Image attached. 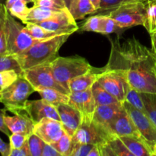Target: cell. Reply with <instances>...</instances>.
I'll list each match as a JSON object with an SVG mask.
<instances>
[{
    "mask_svg": "<svg viewBox=\"0 0 156 156\" xmlns=\"http://www.w3.org/2000/svg\"><path fill=\"white\" fill-rule=\"evenodd\" d=\"M148 2L134 0L121 5L108 12V15L116 21L120 29L137 25L144 26L147 15Z\"/></svg>",
    "mask_w": 156,
    "mask_h": 156,
    "instance_id": "5b68a950",
    "label": "cell"
},
{
    "mask_svg": "<svg viewBox=\"0 0 156 156\" xmlns=\"http://www.w3.org/2000/svg\"><path fill=\"white\" fill-rule=\"evenodd\" d=\"M120 138L133 156H153L152 151L141 138L133 136H125Z\"/></svg>",
    "mask_w": 156,
    "mask_h": 156,
    "instance_id": "44dd1931",
    "label": "cell"
},
{
    "mask_svg": "<svg viewBox=\"0 0 156 156\" xmlns=\"http://www.w3.org/2000/svg\"><path fill=\"white\" fill-rule=\"evenodd\" d=\"M0 131L8 136H9L12 133L4 122V109L0 110Z\"/></svg>",
    "mask_w": 156,
    "mask_h": 156,
    "instance_id": "f6af8a7d",
    "label": "cell"
},
{
    "mask_svg": "<svg viewBox=\"0 0 156 156\" xmlns=\"http://www.w3.org/2000/svg\"><path fill=\"white\" fill-rule=\"evenodd\" d=\"M131 1H134V0H101L100 9L98 12H107L108 11L109 12L118 8L121 5Z\"/></svg>",
    "mask_w": 156,
    "mask_h": 156,
    "instance_id": "f35d334b",
    "label": "cell"
},
{
    "mask_svg": "<svg viewBox=\"0 0 156 156\" xmlns=\"http://www.w3.org/2000/svg\"><path fill=\"white\" fill-rule=\"evenodd\" d=\"M97 82L123 104L126 99V95L130 85L127 82L125 76L120 72L109 69L105 66L103 72L99 75Z\"/></svg>",
    "mask_w": 156,
    "mask_h": 156,
    "instance_id": "9c48e42d",
    "label": "cell"
},
{
    "mask_svg": "<svg viewBox=\"0 0 156 156\" xmlns=\"http://www.w3.org/2000/svg\"><path fill=\"white\" fill-rule=\"evenodd\" d=\"M120 29L116 21L108 15H101V22L99 34H109L114 33L117 30Z\"/></svg>",
    "mask_w": 156,
    "mask_h": 156,
    "instance_id": "1f68e13d",
    "label": "cell"
},
{
    "mask_svg": "<svg viewBox=\"0 0 156 156\" xmlns=\"http://www.w3.org/2000/svg\"><path fill=\"white\" fill-rule=\"evenodd\" d=\"M91 91H92L93 96H94L97 106L120 103L114 96L106 91L98 82H96L92 85Z\"/></svg>",
    "mask_w": 156,
    "mask_h": 156,
    "instance_id": "cb8c5ba5",
    "label": "cell"
},
{
    "mask_svg": "<svg viewBox=\"0 0 156 156\" xmlns=\"http://www.w3.org/2000/svg\"><path fill=\"white\" fill-rule=\"evenodd\" d=\"M8 9L5 5L0 3V54H8L6 43V16Z\"/></svg>",
    "mask_w": 156,
    "mask_h": 156,
    "instance_id": "4316f807",
    "label": "cell"
},
{
    "mask_svg": "<svg viewBox=\"0 0 156 156\" xmlns=\"http://www.w3.org/2000/svg\"><path fill=\"white\" fill-rule=\"evenodd\" d=\"M69 105L76 108L82 114V118L92 119L97 107L91 88L85 91L70 93Z\"/></svg>",
    "mask_w": 156,
    "mask_h": 156,
    "instance_id": "4fadbf2b",
    "label": "cell"
},
{
    "mask_svg": "<svg viewBox=\"0 0 156 156\" xmlns=\"http://www.w3.org/2000/svg\"><path fill=\"white\" fill-rule=\"evenodd\" d=\"M110 133L117 136H133L141 138L132 118L123 107V109L116 116L108 126Z\"/></svg>",
    "mask_w": 156,
    "mask_h": 156,
    "instance_id": "9a60e30c",
    "label": "cell"
},
{
    "mask_svg": "<svg viewBox=\"0 0 156 156\" xmlns=\"http://www.w3.org/2000/svg\"><path fill=\"white\" fill-rule=\"evenodd\" d=\"M91 1V2L92 3L93 6L94 7V9H96V11L99 10V9H100V3H101V0H90Z\"/></svg>",
    "mask_w": 156,
    "mask_h": 156,
    "instance_id": "681fc988",
    "label": "cell"
},
{
    "mask_svg": "<svg viewBox=\"0 0 156 156\" xmlns=\"http://www.w3.org/2000/svg\"><path fill=\"white\" fill-rule=\"evenodd\" d=\"M141 96L146 108V115L156 126V94L141 93Z\"/></svg>",
    "mask_w": 156,
    "mask_h": 156,
    "instance_id": "83f0119b",
    "label": "cell"
},
{
    "mask_svg": "<svg viewBox=\"0 0 156 156\" xmlns=\"http://www.w3.org/2000/svg\"><path fill=\"white\" fill-rule=\"evenodd\" d=\"M21 74L30 82L37 92L45 88H53L65 94H70L56 80L52 73L50 63L37 66L23 70Z\"/></svg>",
    "mask_w": 156,
    "mask_h": 156,
    "instance_id": "52a82bcc",
    "label": "cell"
},
{
    "mask_svg": "<svg viewBox=\"0 0 156 156\" xmlns=\"http://www.w3.org/2000/svg\"><path fill=\"white\" fill-rule=\"evenodd\" d=\"M33 6L34 7L42 6V7L58 9V10L68 9L65 0H34V2L33 3Z\"/></svg>",
    "mask_w": 156,
    "mask_h": 156,
    "instance_id": "8d00e7d4",
    "label": "cell"
},
{
    "mask_svg": "<svg viewBox=\"0 0 156 156\" xmlns=\"http://www.w3.org/2000/svg\"><path fill=\"white\" fill-rule=\"evenodd\" d=\"M37 24L47 30L55 32L58 34H73L79 30V26L69 9L64 11L56 18L46 20Z\"/></svg>",
    "mask_w": 156,
    "mask_h": 156,
    "instance_id": "8fae6325",
    "label": "cell"
},
{
    "mask_svg": "<svg viewBox=\"0 0 156 156\" xmlns=\"http://www.w3.org/2000/svg\"><path fill=\"white\" fill-rule=\"evenodd\" d=\"M39 41L29 34L25 27L16 21L8 11L6 16V43L9 55L19 54Z\"/></svg>",
    "mask_w": 156,
    "mask_h": 156,
    "instance_id": "8992f818",
    "label": "cell"
},
{
    "mask_svg": "<svg viewBox=\"0 0 156 156\" xmlns=\"http://www.w3.org/2000/svg\"><path fill=\"white\" fill-rule=\"evenodd\" d=\"M101 22V15L91 16L82 24L80 30L82 31H91L99 33Z\"/></svg>",
    "mask_w": 156,
    "mask_h": 156,
    "instance_id": "74e56055",
    "label": "cell"
},
{
    "mask_svg": "<svg viewBox=\"0 0 156 156\" xmlns=\"http://www.w3.org/2000/svg\"><path fill=\"white\" fill-rule=\"evenodd\" d=\"M34 133L46 143L52 144L57 141L63 135L65 131L59 120L44 118L35 123Z\"/></svg>",
    "mask_w": 156,
    "mask_h": 156,
    "instance_id": "2e32d148",
    "label": "cell"
},
{
    "mask_svg": "<svg viewBox=\"0 0 156 156\" xmlns=\"http://www.w3.org/2000/svg\"><path fill=\"white\" fill-rule=\"evenodd\" d=\"M41 98L44 99L52 105H56L59 104H69V94L58 91L53 88H45L37 91Z\"/></svg>",
    "mask_w": 156,
    "mask_h": 156,
    "instance_id": "d4e9b609",
    "label": "cell"
},
{
    "mask_svg": "<svg viewBox=\"0 0 156 156\" xmlns=\"http://www.w3.org/2000/svg\"><path fill=\"white\" fill-rule=\"evenodd\" d=\"M25 24V27L27 31L37 41H44V40L50 39V38L58 36V35H61L58 34L55 32L47 30V29L44 28V27H42V26L38 24L27 23V24Z\"/></svg>",
    "mask_w": 156,
    "mask_h": 156,
    "instance_id": "484cf974",
    "label": "cell"
},
{
    "mask_svg": "<svg viewBox=\"0 0 156 156\" xmlns=\"http://www.w3.org/2000/svg\"><path fill=\"white\" fill-rule=\"evenodd\" d=\"M105 66L122 73L131 88L139 92L156 94L155 55L135 37L123 42L111 41V55Z\"/></svg>",
    "mask_w": 156,
    "mask_h": 156,
    "instance_id": "6da1fadb",
    "label": "cell"
},
{
    "mask_svg": "<svg viewBox=\"0 0 156 156\" xmlns=\"http://www.w3.org/2000/svg\"><path fill=\"white\" fill-rule=\"evenodd\" d=\"M123 109V105L122 103L98 105L93 114L92 120L109 132L108 126L111 122L114 120V117Z\"/></svg>",
    "mask_w": 156,
    "mask_h": 156,
    "instance_id": "ac0fdd59",
    "label": "cell"
},
{
    "mask_svg": "<svg viewBox=\"0 0 156 156\" xmlns=\"http://www.w3.org/2000/svg\"><path fill=\"white\" fill-rule=\"evenodd\" d=\"M94 146V145L93 144L73 143L71 156H88Z\"/></svg>",
    "mask_w": 156,
    "mask_h": 156,
    "instance_id": "60d3db41",
    "label": "cell"
},
{
    "mask_svg": "<svg viewBox=\"0 0 156 156\" xmlns=\"http://www.w3.org/2000/svg\"><path fill=\"white\" fill-rule=\"evenodd\" d=\"M88 156H101L99 146H98V145H94V147L92 148V149H91V152H89Z\"/></svg>",
    "mask_w": 156,
    "mask_h": 156,
    "instance_id": "c3c4849f",
    "label": "cell"
},
{
    "mask_svg": "<svg viewBox=\"0 0 156 156\" xmlns=\"http://www.w3.org/2000/svg\"><path fill=\"white\" fill-rule=\"evenodd\" d=\"M35 92L30 82L21 74L10 86L0 89V103L6 111L15 114L25 111L29 96Z\"/></svg>",
    "mask_w": 156,
    "mask_h": 156,
    "instance_id": "277c9868",
    "label": "cell"
},
{
    "mask_svg": "<svg viewBox=\"0 0 156 156\" xmlns=\"http://www.w3.org/2000/svg\"><path fill=\"white\" fill-rule=\"evenodd\" d=\"M153 153H154V155L156 156V144H155V147H154V152H153Z\"/></svg>",
    "mask_w": 156,
    "mask_h": 156,
    "instance_id": "f5cc1de1",
    "label": "cell"
},
{
    "mask_svg": "<svg viewBox=\"0 0 156 156\" xmlns=\"http://www.w3.org/2000/svg\"><path fill=\"white\" fill-rule=\"evenodd\" d=\"M29 149H30L31 156H41L43 149H44L45 142L40 138L37 135L34 133L29 136L27 139Z\"/></svg>",
    "mask_w": 156,
    "mask_h": 156,
    "instance_id": "836d02e7",
    "label": "cell"
},
{
    "mask_svg": "<svg viewBox=\"0 0 156 156\" xmlns=\"http://www.w3.org/2000/svg\"><path fill=\"white\" fill-rule=\"evenodd\" d=\"M108 143L116 156H133L119 136H113Z\"/></svg>",
    "mask_w": 156,
    "mask_h": 156,
    "instance_id": "4dcf8cb0",
    "label": "cell"
},
{
    "mask_svg": "<svg viewBox=\"0 0 156 156\" xmlns=\"http://www.w3.org/2000/svg\"><path fill=\"white\" fill-rule=\"evenodd\" d=\"M148 4H156V0H148Z\"/></svg>",
    "mask_w": 156,
    "mask_h": 156,
    "instance_id": "f907efd6",
    "label": "cell"
},
{
    "mask_svg": "<svg viewBox=\"0 0 156 156\" xmlns=\"http://www.w3.org/2000/svg\"><path fill=\"white\" fill-rule=\"evenodd\" d=\"M50 66L56 80L69 93V84L70 81L88 73L94 68L86 59L79 56H58L50 62Z\"/></svg>",
    "mask_w": 156,
    "mask_h": 156,
    "instance_id": "3957f363",
    "label": "cell"
},
{
    "mask_svg": "<svg viewBox=\"0 0 156 156\" xmlns=\"http://www.w3.org/2000/svg\"><path fill=\"white\" fill-rule=\"evenodd\" d=\"M103 68H93L91 71L85 74L81 75L75 79H72L69 84L70 93L74 91H82L91 88L92 85L97 82L98 76L103 72Z\"/></svg>",
    "mask_w": 156,
    "mask_h": 156,
    "instance_id": "d6986e66",
    "label": "cell"
},
{
    "mask_svg": "<svg viewBox=\"0 0 156 156\" xmlns=\"http://www.w3.org/2000/svg\"><path fill=\"white\" fill-rule=\"evenodd\" d=\"M142 1H146V2H148V0H142Z\"/></svg>",
    "mask_w": 156,
    "mask_h": 156,
    "instance_id": "11a10c76",
    "label": "cell"
},
{
    "mask_svg": "<svg viewBox=\"0 0 156 156\" xmlns=\"http://www.w3.org/2000/svg\"><path fill=\"white\" fill-rule=\"evenodd\" d=\"M21 73L16 70L9 69L0 72V89H3L13 84Z\"/></svg>",
    "mask_w": 156,
    "mask_h": 156,
    "instance_id": "e575fe53",
    "label": "cell"
},
{
    "mask_svg": "<svg viewBox=\"0 0 156 156\" xmlns=\"http://www.w3.org/2000/svg\"><path fill=\"white\" fill-rule=\"evenodd\" d=\"M125 101L129 103V105H131L132 106H133L134 108H136L139 111H142L143 113H144L145 114H146V108H145L144 104H143V98H142L141 93L139 92L138 91H136V89L133 88H129V89L128 90L127 94L126 95V99H125Z\"/></svg>",
    "mask_w": 156,
    "mask_h": 156,
    "instance_id": "f546056e",
    "label": "cell"
},
{
    "mask_svg": "<svg viewBox=\"0 0 156 156\" xmlns=\"http://www.w3.org/2000/svg\"><path fill=\"white\" fill-rule=\"evenodd\" d=\"M98 146L99 149H100L101 156H116L115 153L112 150L108 143Z\"/></svg>",
    "mask_w": 156,
    "mask_h": 156,
    "instance_id": "ee69618b",
    "label": "cell"
},
{
    "mask_svg": "<svg viewBox=\"0 0 156 156\" xmlns=\"http://www.w3.org/2000/svg\"><path fill=\"white\" fill-rule=\"evenodd\" d=\"M66 10H58V9H53L50 8L42 7V6H38V7L32 6L30 8V12L27 15L23 24H27V23L37 24L41 21L56 18Z\"/></svg>",
    "mask_w": 156,
    "mask_h": 156,
    "instance_id": "ffe728a7",
    "label": "cell"
},
{
    "mask_svg": "<svg viewBox=\"0 0 156 156\" xmlns=\"http://www.w3.org/2000/svg\"><path fill=\"white\" fill-rule=\"evenodd\" d=\"M34 2V0H6L5 5L9 13L23 23L30 11L27 4Z\"/></svg>",
    "mask_w": 156,
    "mask_h": 156,
    "instance_id": "603a6c76",
    "label": "cell"
},
{
    "mask_svg": "<svg viewBox=\"0 0 156 156\" xmlns=\"http://www.w3.org/2000/svg\"><path fill=\"white\" fill-rule=\"evenodd\" d=\"M1 1H2V0H0V3H1Z\"/></svg>",
    "mask_w": 156,
    "mask_h": 156,
    "instance_id": "9f6ffc18",
    "label": "cell"
},
{
    "mask_svg": "<svg viewBox=\"0 0 156 156\" xmlns=\"http://www.w3.org/2000/svg\"><path fill=\"white\" fill-rule=\"evenodd\" d=\"M9 156H31L27 141L22 147L19 148V149H11Z\"/></svg>",
    "mask_w": 156,
    "mask_h": 156,
    "instance_id": "b9f144b4",
    "label": "cell"
},
{
    "mask_svg": "<svg viewBox=\"0 0 156 156\" xmlns=\"http://www.w3.org/2000/svg\"><path fill=\"white\" fill-rule=\"evenodd\" d=\"M144 27L149 34L156 32V4H148L147 15Z\"/></svg>",
    "mask_w": 156,
    "mask_h": 156,
    "instance_id": "d590c367",
    "label": "cell"
},
{
    "mask_svg": "<svg viewBox=\"0 0 156 156\" xmlns=\"http://www.w3.org/2000/svg\"><path fill=\"white\" fill-rule=\"evenodd\" d=\"M9 137L11 149H16L22 147L27 143L29 136L22 133H12Z\"/></svg>",
    "mask_w": 156,
    "mask_h": 156,
    "instance_id": "ab89813d",
    "label": "cell"
},
{
    "mask_svg": "<svg viewBox=\"0 0 156 156\" xmlns=\"http://www.w3.org/2000/svg\"><path fill=\"white\" fill-rule=\"evenodd\" d=\"M11 152L10 145L7 144L0 138V154L2 156H9Z\"/></svg>",
    "mask_w": 156,
    "mask_h": 156,
    "instance_id": "bcb514c9",
    "label": "cell"
},
{
    "mask_svg": "<svg viewBox=\"0 0 156 156\" xmlns=\"http://www.w3.org/2000/svg\"><path fill=\"white\" fill-rule=\"evenodd\" d=\"M68 9L76 21L97 12L90 0H71Z\"/></svg>",
    "mask_w": 156,
    "mask_h": 156,
    "instance_id": "7402d4cb",
    "label": "cell"
},
{
    "mask_svg": "<svg viewBox=\"0 0 156 156\" xmlns=\"http://www.w3.org/2000/svg\"><path fill=\"white\" fill-rule=\"evenodd\" d=\"M123 107L132 118L136 127L138 129L141 139L146 143L153 153L156 144V126L146 114L139 111L127 102L123 103ZM154 156V153H153Z\"/></svg>",
    "mask_w": 156,
    "mask_h": 156,
    "instance_id": "30bf717a",
    "label": "cell"
},
{
    "mask_svg": "<svg viewBox=\"0 0 156 156\" xmlns=\"http://www.w3.org/2000/svg\"><path fill=\"white\" fill-rule=\"evenodd\" d=\"M4 109V122L12 133H22L30 136L34 133L35 123L26 111L8 116Z\"/></svg>",
    "mask_w": 156,
    "mask_h": 156,
    "instance_id": "e0dca14e",
    "label": "cell"
},
{
    "mask_svg": "<svg viewBox=\"0 0 156 156\" xmlns=\"http://www.w3.org/2000/svg\"><path fill=\"white\" fill-rule=\"evenodd\" d=\"M9 69L16 70L20 73H22L23 71L13 55L0 54V72Z\"/></svg>",
    "mask_w": 156,
    "mask_h": 156,
    "instance_id": "d6a6232c",
    "label": "cell"
},
{
    "mask_svg": "<svg viewBox=\"0 0 156 156\" xmlns=\"http://www.w3.org/2000/svg\"><path fill=\"white\" fill-rule=\"evenodd\" d=\"M113 136L106 129L91 118H82V122L72 137L73 143H84L101 146Z\"/></svg>",
    "mask_w": 156,
    "mask_h": 156,
    "instance_id": "ba28073f",
    "label": "cell"
},
{
    "mask_svg": "<svg viewBox=\"0 0 156 156\" xmlns=\"http://www.w3.org/2000/svg\"><path fill=\"white\" fill-rule=\"evenodd\" d=\"M155 71H156V57H155Z\"/></svg>",
    "mask_w": 156,
    "mask_h": 156,
    "instance_id": "db71d44e",
    "label": "cell"
},
{
    "mask_svg": "<svg viewBox=\"0 0 156 156\" xmlns=\"http://www.w3.org/2000/svg\"><path fill=\"white\" fill-rule=\"evenodd\" d=\"M41 156H62L59 152L49 143L44 144Z\"/></svg>",
    "mask_w": 156,
    "mask_h": 156,
    "instance_id": "7bdbcfd3",
    "label": "cell"
},
{
    "mask_svg": "<svg viewBox=\"0 0 156 156\" xmlns=\"http://www.w3.org/2000/svg\"><path fill=\"white\" fill-rule=\"evenodd\" d=\"M52 146L60 153L62 156H71L73 149V140L69 135L64 133L63 135L57 140L52 143Z\"/></svg>",
    "mask_w": 156,
    "mask_h": 156,
    "instance_id": "f1b7e54d",
    "label": "cell"
},
{
    "mask_svg": "<svg viewBox=\"0 0 156 156\" xmlns=\"http://www.w3.org/2000/svg\"><path fill=\"white\" fill-rule=\"evenodd\" d=\"M71 34H61L39 41L25 51L15 55L21 69L49 64L58 57V52Z\"/></svg>",
    "mask_w": 156,
    "mask_h": 156,
    "instance_id": "7a4b0ae2",
    "label": "cell"
},
{
    "mask_svg": "<svg viewBox=\"0 0 156 156\" xmlns=\"http://www.w3.org/2000/svg\"><path fill=\"white\" fill-rule=\"evenodd\" d=\"M56 107L64 131L73 137L82 122V114L69 104H59Z\"/></svg>",
    "mask_w": 156,
    "mask_h": 156,
    "instance_id": "5bb4252c",
    "label": "cell"
},
{
    "mask_svg": "<svg viewBox=\"0 0 156 156\" xmlns=\"http://www.w3.org/2000/svg\"><path fill=\"white\" fill-rule=\"evenodd\" d=\"M151 44H152V51L156 57V32L150 34Z\"/></svg>",
    "mask_w": 156,
    "mask_h": 156,
    "instance_id": "7dc6e473",
    "label": "cell"
},
{
    "mask_svg": "<svg viewBox=\"0 0 156 156\" xmlns=\"http://www.w3.org/2000/svg\"><path fill=\"white\" fill-rule=\"evenodd\" d=\"M65 2H66V5H67V7H69L70 2H71V0H65Z\"/></svg>",
    "mask_w": 156,
    "mask_h": 156,
    "instance_id": "816d5d0a",
    "label": "cell"
},
{
    "mask_svg": "<svg viewBox=\"0 0 156 156\" xmlns=\"http://www.w3.org/2000/svg\"><path fill=\"white\" fill-rule=\"evenodd\" d=\"M25 111L34 123H38L44 118L60 121L56 107L43 98L36 101H27Z\"/></svg>",
    "mask_w": 156,
    "mask_h": 156,
    "instance_id": "7c38bea8",
    "label": "cell"
}]
</instances>
